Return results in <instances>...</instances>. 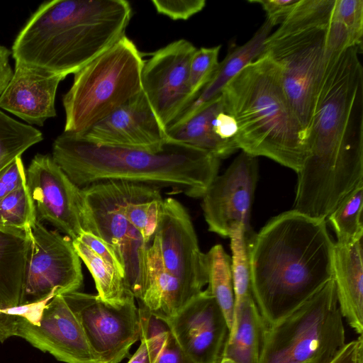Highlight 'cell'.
<instances>
[{
    "mask_svg": "<svg viewBox=\"0 0 363 363\" xmlns=\"http://www.w3.org/2000/svg\"><path fill=\"white\" fill-rule=\"evenodd\" d=\"M362 50L325 63L298 174L294 210L325 220L363 178Z\"/></svg>",
    "mask_w": 363,
    "mask_h": 363,
    "instance_id": "6da1fadb",
    "label": "cell"
},
{
    "mask_svg": "<svg viewBox=\"0 0 363 363\" xmlns=\"http://www.w3.org/2000/svg\"><path fill=\"white\" fill-rule=\"evenodd\" d=\"M334 245L325 220L294 209L253 234L251 293L267 324L288 315L333 278Z\"/></svg>",
    "mask_w": 363,
    "mask_h": 363,
    "instance_id": "7a4b0ae2",
    "label": "cell"
},
{
    "mask_svg": "<svg viewBox=\"0 0 363 363\" xmlns=\"http://www.w3.org/2000/svg\"><path fill=\"white\" fill-rule=\"evenodd\" d=\"M52 158L79 188L121 181L201 198L218 175L220 160L203 150L168 140L158 152L89 143L63 132Z\"/></svg>",
    "mask_w": 363,
    "mask_h": 363,
    "instance_id": "3957f363",
    "label": "cell"
},
{
    "mask_svg": "<svg viewBox=\"0 0 363 363\" xmlns=\"http://www.w3.org/2000/svg\"><path fill=\"white\" fill-rule=\"evenodd\" d=\"M131 13L125 0L45 1L16 36L12 57L66 77L125 35Z\"/></svg>",
    "mask_w": 363,
    "mask_h": 363,
    "instance_id": "277c9868",
    "label": "cell"
},
{
    "mask_svg": "<svg viewBox=\"0 0 363 363\" xmlns=\"http://www.w3.org/2000/svg\"><path fill=\"white\" fill-rule=\"evenodd\" d=\"M222 96L225 111L237 122L238 148L298 173L306 156V139L276 63L262 54L233 78Z\"/></svg>",
    "mask_w": 363,
    "mask_h": 363,
    "instance_id": "5b68a950",
    "label": "cell"
},
{
    "mask_svg": "<svg viewBox=\"0 0 363 363\" xmlns=\"http://www.w3.org/2000/svg\"><path fill=\"white\" fill-rule=\"evenodd\" d=\"M346 343L333 278L288 315L264 323L257 363H330Z\"/></svg>",
    "mask_w": 363,
    "mask_h": 363,
    "instance_id": "8992f818",
    "label": "cell"
},
{
    "mask_svg": "<svg viewBox=\"0 0 363 363\" xmlns=\"http://www.w3.org/2000/svg\"><path fill=\"white\" fill-rule=\"evenodd\" d=\"M143 56L124 35L74 76L63 96L64 132L81 134L142 91Z\"/></svg>",
    "mask_w": 363,
    "mask_h": 363,
    "instance_id": "52a82bcc",
    "label": "cell"
},
{
    "mask_svg": "<svg viewBox=\"0 0 363 363\" xmlns=\"http://www.w3.org/2000/svg\"><path fill=\"white\" fill-rule=\"evenodd\" d=\"M12 336L66 363H101L62 295L0 311V342Z\"/></svg>",
    "mask_w": 363,
    "mask_h": 363,
    "instance_id": "ba28073f",
    "label": "cell"
},
{
    "mask_svg": "<svg viewBox=\"0 0 363 363\" xmlns=\"http://www.w3.org/2000/svg\"><path fill=\"white\" fill-rule=\"evenodd\" d=\"M327 27L275 39L268 37L262 53L279 67L283 87L306 139L325 69Z\"/></svg>",
    "mask_w": 363,
    "mask_h": 363,
    "instance_id": "9c48e42d",
    "label": "cell"
},
{
    "mask_svg": "<svg viewBox=\"0 0 363 363\" xmlns=\"http://www.w3.org/2000/svg\"><path fill=\"white\" fill-rule=\"evenodd\" d=\"M29 245L19 306L48 301L78 291L83 283L81 261L72 240L48 230L38 219L27 230Z\"/></svg>",
    "mask_w": 363,
    "mask_h": 363,
    "instance_id": "30bf717a",
    "label": "cell"
},
{
    "mask_svg": "<svg viewBox=\"0 0 363 363\" xmlns=\"http://www.w3.org/2000/svg\"><path fill=\"white\" fill-rule=\"evenodd\" d=\"M90 232L111 245L125 269L135 298L142 299L146 283L147 245L125 213L120 181H104L82 189Z\"/></svg>",
    "mask_w": 363,
    "mask_h": 363,
    "instance_id": "8fae6325",
    "label": "cell"
},
{
    "mask_svg": "<svg viewBox=\"0 0 363 363\" xmlns=\"http://www.w3.org/2000/svg\"><path fill=\"white\" fill-rule=\"evenodd\" d=\"M79 320L91 349L101 363H119L140 338L135 298L118 306L97 295L78 291L62 294Z\"/></svg>",
    "mask_w": 363,
    "mask_h": 363,
    "instance_id": "7c38bea8",
    "label": "cell"
},
{
    "mask_svg": "<svg viewBox=\"0 0 363 363\" xmlns=\"http://www.w3.org/2000/svg\"><path fill=\"white\" fill-rule=\"evenodd\" d=\"M38 220H46L72 241L90 232L82 189L48 155L37 154L26 171Z\"/></svg>",
    "mask_w": 363,
    "mask_h": 363,
    "instance_id": "4fadbf2b",
    "label": "cell"
},
{
    "mask_svg": "<svg viewBox=\"0 0 363 363\" xmlns=\"http://www.w3.org/2000/svg\"><path fill=\"white\" fill-rule=\"evenodd\" d=\"M164 268L194 296L208 284L206 254L201 250L190 216L177 199H164L151 240Z\"/></svg>",
    "mask_w": 363,
    "mask_h": 363,
    "instance_id": "5bb4252c",
    "label": "cell"
},
{
    "mask_svg": "<svg viewBox=\"0 0 363 363\" xmlns=\"http://www.w3.org/2000/svg\"><path fill=\"white\" fill-rule=\"evenodd\" d=\"M196 49L186 40H177L144 63L142 90L165 132L190 102L189 67Z\"/></svg>",
    "mask_w": 363,
    "mask_h": 363,
    "instance_id": "9a60e30c",
    "label": "cell"
},
{
    "mask_svg": "<svg viewBox=\"0 0 363 363\" xmlns=\"http://www.w3.org/2000/svg\"><path fill=\"white\" fill-rule=\"evenodd\" d=\"M256 157L243 151L225 172L217 175L203 195L202 209L208 230L229 238L236 225L250 228V213L258 179Z\"/></svg>",
    "mask_w": 363,
    "mask_h": 363,
    "instance_id": "2e32d148",
    "label": "cell"
},
{
    "mask_svg": "<svg viewBox=\"0 0 363 363\" xmlns=\"http://www.w3.org/2000/svg\"><path fill=\"white\" fill-rule=\"evenodd\" d=\"M166 320L182 351L195 363H214L223 357L230 330L208 288Z\"/></svg>",
    "mask_w": 363,
    "mask_h": 363,
    "instance_id": "e0dca14e",
    "label": "cell"
},
{
    "mask_svg": "<svg viewBox=\"0 0 363 363\" xmlns=\"http://www.w3.org/2000/svg\"><path fill=\"white\" fill-rule=\"evenodd\" d=\"M78 136L99 145L161 150L166 132L143 90Z\"/></svg>",
    "mask_w": 363,
    "mask_h": 363,
    "instance_id": "ac0fdd59",
    "label": "cell"
},
{
    "mask_svg": "<svg viewBox=\"0 0 363 363\" xmlns=\"http://www.w3.org/2000/svg\"><path fill=\"white\" fill-rule=\"evenodd\" d=\"M65 77L15 62V69L0 95V107L30 124L43 125L56 116L57 89Z\"/></svg>",
    "mask_w": 363,
    "mask_h": 363,
    "instance_id": "d6986e66",
    "label": "cell"
},
{
    "mask_svg": "<svg viewBox=\"0 0 363 363\" xmlns=\"http://www.w3.org/2000/svg\"><path fill=\"white\" fill-rule=\"evenodd\" d=\"M72 242L94 280L97 296L103 301L118 306L135 298L128 287L124 267L111 245L91 232H83Z\"/></svg>",
    "mask_w": 363,
    "mask_h": 363,
    "instance_id": "ffe728a7",
    "label": "cell"
},
{
    "mask_svg": "<svg viewBox=\"0 0 363 363\" xmlns=\"http://www.w3.org/2000/svg\"><path fill=\"white\" fill-rule=\"evenodd\" d=\"M333 279L340 311L359 335L363 332V262L362 240L349 244L335 242Z\"/></svg>",
    "mask_w": 363,
    "mask_h": 363,
    "instance_id": "44dd1931",
    "label": "cell"
},
{
    "mask_svg": "<svg viewBox=\"0 0 363 363\" xmlns=\"http://www.w3.org/2000/svg\"><path fill=\"white\" fill-rule=\"evenodd\" d=\"M272 28L273 26L266 20L247 42L230 51L224 60L219 62L211 80L167 128L184 123L197 111L220 95L225 86L235 76L261 55Z\"/></svg>",
    "mask_w": 363,
    "mask_h": 363,
    "instance_id": "7402d4cb",
    "label": "cell"
},
{
    "mask_svg": "<svg viewBox=\"0 0 363 363\" xmlns=\"http://www.w3.org/2000/svg\"><path fill=\"white\" fill-rule=\"evenodd\" d=\"M145 264L146 283L139 302L157 315L170 318L196 296L164 268L151 241L146 249Z\"/></svg>",
    "mask_w": 363,
    "mask_h": 363,
    "instance_id": "603a6c76",
    "label": "cell"
},
{
    "mask_svg": "<svg viewBox=\"0 0 363 363\" xmlns=\"http://www.w3.org/2000/svg\"><path fill=\"white\" fill-rule=\"evenodd\" d=\"M223 109L221 94L184 123L167 128V140L203 150L220 160L229 157L239 149L237 143L220 139L213 130L214 117Z\"/></svg>",
    "mask_w": 363,
    "mask_h": 363,
    "instance_id": "cb8c5ba5",
    "label": "cell"
},
{
    "mask_svg": "<svg viewBox=\"0 0 363 363\" xmlns=\"http://www.w3.org/2000/svg\"><path fill=\"white\" fill-rule=\"evenodd\" d=\"M28 245L27 230L0 225V311L19 306Z\"/></svg>",
    "mask_w": 363,
    "mask_h": 363,
    "instance_id": "d4e9b609",
    "label": "cell"
},
{
    "mask_svg": "<svg viewBox=\"0 0 363 363\" xmlns=\"http://www.w3.org/2000/svg\"><path fill=\"white\" fill-rule=\"evenodd\" d=\"M264 323L252 294L235 303L233 321L223 357L236 363H257Z\"/></svg>",
    "mask_w": 363,
    "mask_h": 363,
    "instance_id": "484cf974",
    "label": "cell"
},
{
    "mask_svg": "<svg viewBox=\"0 0 363 363\" xmlns=\"http://www.w3.org/2000/svg\"><path fill=\"white\" fill-rule=\"evenodd\" d=\"M120 182L127 218L148 244L155 233L164 201L160 190L143 184Z\"/></svg>",
    "mask_w": 363,
    "mask_h": 363,
    "instance_id": "4316f807",
    "label": "cell"
},
{
    "mask_svg": "<svg viewBox=\"0 0 363 363\" xmlns=\"http://www.w3.org/2000/svg\"><path fill=\"white\" fill-rule=\"evenodd\" d=\"M208 263V289L215 298L230 330L234 315L235 294L231 259L220 244L206 253Z\"/></svg>",
    "mask_w": 363,
    "mask_h": 363,
    "instance_id": "83f0119b",
    "label": "cell"
},
{
    "mask_svg": "<svg viewBox=\"0 0 363 363\" xmlns=\"http://www.w3.org/2000/svg\"><path fill=\"white\" fill-rule=\"evenodd\" d=\"M362 203L363 181H361L344 197L325 219L330 223L336 234V242L349 244L362 240L363 235Z\"/></svg>",
    "mask_w": 363,
    "mask_h": 363,
    "instance_id": "f1b7e54d",
    "label": "cell"
},
{
    "mask_svg": "<svg viewBox=\"0 0 363 363\" xmlns=\"http://www.w3.org/2000/svg\"><path fill=\"white\" fill-rule=\"evenodd\" d=\"M335 0H299L287 18L269 38L275 39L315 28H326L331 19Z\"/></svg>",
    "mask_w": 363,
    "mask_h": 363,
    "instance_id": "f546056e",
    "label": "cell"
},
{
    "mask_svg": "<svg viewBox=\"0 0 363 363\" xmlns=\"http://www.w3.org/2000/svg\"><path fill=\"white\" fill-rule=\"evenodd\" d=\"M43 139L39 130L0 111V172Z\"/></svg>",
    "mask_w": 363,
    "mask_h": 363,
    "instance_id": "4dcf8cb0",
    "label": "cell"
},
{
    "mask_svg": "<svg viewBox=\"0 0 363 363\" xmlns=\"http://www.w3.org/2000/svg\"><path fill=\"white\" fill-rule=\"evenodd\" d=\"M253 231H247L242 225H236L232 229L230 248L232 251L231 270L233 275L235 303L252 294L249 242Z\"/></svg>",
    "mask_w": 363,
    "mask_h": 363,
    "instance_id": "1f68e13d",
    "label": "cell"
},
{
    "mask_svg": "<svg viewBox=\"0 0 363 363\" xmlns=\"http://www.w3.org/2000/svg\"><path fill=\"white\" fill-rule=\"evenodd\" d=\"M36 220L35 207L26 184L0 201V225L27 230Z\"/></svg>",
    "mask_w": 363,
    "mask_h": 363,
    "instance_id": "d6a6232c",
    "label": "cell"
},
{
    "mask_svg": "<svg viewBox=\"0 0 363 363\" xmlns=\"http://www.w3.org/2000/svg\"><path fill=\"white\" fill-rule=\"evenodd\" d=\"M140 305V339L147 344L152 363H155L171 329L165 318L157 315L145 306Z\"/></svg>",
    "mask_w": 363,
    "mask_h": 363,
    "instance_id": "836d02e7",
    "label": "cell"
},
{
    "mask_svg": "<svg viewBox=\"0 0 363 363\" xmlns=\"http://www.w3.org/2000/svg\"><path fill=\"white\" fill-rule=\"evenodd\" d=\"M220 48V45L211 48H201L196 49L194 53L189 67L191 89L189 104L211 80L216 72L219 65L218 55Z\"/></svg>",
    "mask_w": 363,
    "mask_h": 363,
    "instance_id": "e575fe53",
    "label": "cell"
},
{
    "mask_svg": "<svg viewBox=\"0 0 363 363\" xmlns=\"http://www.w3.org/2000/svg\"><path fill=\"white\" fill-rule=\"evenodd\" d=\"M333 16L345 26L353 46L362 49L363 1L335 0Z\"/></svg>",
    "mask_w": 363,
    "mask_h": 363,
    "instance_id": "d590c367",
    "label": "cell"
},
{
    "mask_svg": "<svg viewBox=\"0 0 363 363\" xmlns=\"http://www.w3.org/2000/svg\"><path fill=\"white\" fill-rule=\"evenodd\" d=\"M205 0H153L158 13L168 16L172 20H187L203 9Z\"/></svg>",
    "mask_w": 363,
    "mask_h": 363,
    "instance_id": "8d00e7d4",
    "label": "cell"
},
{
    "mask_svg": "<svg viewBox=\"0 0 363 363\" xmlns=\"http://www.w3.org/2000/svg\"><path fill=\"white\" fill-rule=\"evenodd\" d=\"M353 46L345 26L333 15L326 28L325 60L338 56L346 49Z\"/></svg>",
    "mask_w": 363,
    "mask_h": 363,
    "instance_id": "74e56055",
    "label": "cell"
},
{
    "mask_svg": "<svg viewBox=\"0 0 363 363\" xmlns=\"http://www.w3.org/2000/svg\"><path fill=\"white\" fill-rule=\"evenodd\" d=\"M26 184V170L21 157H18L0 172V201Z\"/></svg>",
    "mask_w": 363,
    "mask_h": 363,
    "instance_id": "f35d334b",
    "label": "cell"
},
{
    "mask_svg": "<svg viewBox=\"0 0 363 363\" xmlns=\"http://www.w3.org/2000/svg\"><path fill=\"white\" fill-rule=\"evenodd\" d=\"M299 0H249L259 4L266 12L267 19L273 27L281 24L290 14Z\"/></svg>",
    "mask_w": 363,
    "mask_h": 363,
    "instance_id": "ab89813d",
    "label": "cell"
},
{
    "mask_svg": "<svg viewBox=\"0 0 363 363\" xmlns=\"http://www.w3.org/2000/svg\"><path fill=\"white\" fill-rule=\"evenodd\" d=\"M213 130L220 139L236 143L237 122L232 115L225 111V107L214 117Z\"/></svg>",
    "mask_w": 363,
    "mask_h": 363,
    "instance_id": "60d3db41",
    "label": "cell"
},
{
    "mask_svg": "<svg viewBox=\"0 0 363 363\" xmlns=\"http://www.w3.org/2000/svg\"><path fill=\"white\" fill-rule=\"evenodd\" d=\"M155 363H195L181 349L171 332Z\"/></svg>",
    "mask_w": 363,
    "mask_h": 363,
    "instance_id": "b9f144b4",
    "label": "cell"
},
{
    "mask_svg": "<svg viewBox=\"0 0 363 363\" xmlns=\"http://www.w3.org/2000/svg\"><path fill=\"white\" fill-rule=\"evenodd\" d=\"M330 363H363L362 335L347 342L344 348Z\"/></svg>",
    "mask_w": 363,
    "mask_h": 363,
    "instance_id": "7bdbcfd3",
    "label": "cell"
},
{
    "mask_svg": "<svg viewBox=\"0 0 363 363\" xmlns=\"http://www.w3.org/2000/svg\"><path fill=\"white\" fill-rule=\"evenodd\" d=\"M11 55V51L10 50L0 45V95L7 86L13 74L9 64Z\"/></svg>",
    "mask_w": 363,
    "mask_h": 363,
    "instance_id": "ee69618b",
    "label": "cell"
},
{
    "mask_svg": "<svg viewBox=\"0 0 363 363\" xmlns=\"http://www.w3.org/2000/svg\"><path fill=\"white\" fill-rule=\"evenodd\" d=\"M128 363H152L147 344L141 341V344Z\"/></svg>",
    "mask_w": 363,
    "mask_h": 363,
    "instance_id": "f6af8a7d",
    "label": "cell"
},
{
    "mask_svg": "<svg viewBox=\"0 0 363 363\" xmlns=\"http://www.w3.org/2000/svg\"><path fill=\"white\" fill-rule=\"evenodd\" d=\"M214 363H236L232 359L227 358V357H222L221 359H218V361L215 362Z\"/></svg>",
    "mask_w": 363,
    "mask_h": 363,
    "instance_id": "bcb514c9",
    "label": "cell"
}]
</instances>
